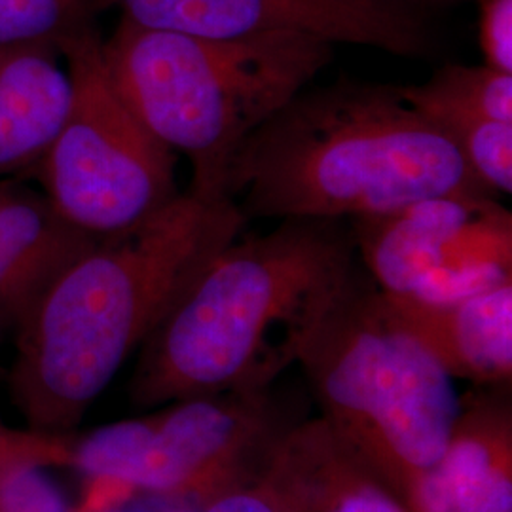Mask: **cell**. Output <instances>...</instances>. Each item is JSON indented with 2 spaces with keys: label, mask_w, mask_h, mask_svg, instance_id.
<instances>
[{
  "label": "cell",
  "mask_w": 512,
  "mask_h": 512,
  "mask_svg": "<svg viewBox=\"0 0 512 512\" xmlns=\"http://www.w3.org/2000/svg\"><path fill=\"white\" fill-rule=\"evenodd\" d=\"M249 220L232 200L181 192L128 232L97 239L16 327L10 395L29 429L67 437L175 300Z\"/></svg>",
  "instance_id": "1"
},
{
  "label": "cell",
  "mask_w": 512,
  "mask_h": 512,
  "mask_svg": "<svg viewBox=\"0 0 512 512\" xmlns=\"http://www.w3.org/2000/svg\"><path fill=\"white\" fill-rule=\"evenodd\" d=\"M357 262L340 220H281L268 234L230 241L139 348L133 403L268 389L298 363Z\"/></svg>",
  "instance_id": "2"
},
{
  "label": "cell",
  "mask_w": 512,
  "mask_h": 512,
  "mask_svg": "<svg viewBox=\"0 0 512 512\" xmlns=\"http://www.w3.org/2000/svg\"><path fill=\"white\" fill-rule=\"evenodd\" d=\"M456 192L488 190L401 86L359 82L294 95L239 148L224 183L247 220H353Z\"/></svg>",
  "instance_id": "3"
},
{
  "label": "cell",
  "mask_w": 512,
  "mask_h": 512,
  "mask_svg": "<svg viewBox=\"0 0 512 512\" xmlns=\"http://www.w3.org/2000/svg\"><path fill=\"white\" fill-rule=\"evenodd\" d=\"M330 61L332 44L313 38L196 37L124 18L103 38L114 90L164 147L186 156L190 190L209 198L224 196L243 143Z\"/></svg>",
  "instance_id": "4"
},
{
  "label": "cell",
  "mask_w": 512,
  "mask_h": 512,
  "mask_svg": "<svg viewBox=\"0 0 512 512\" xmlns=\"http://www.w3.org/2000/svg\"><path fill=\"white\" fill-rule=\"evenodd\" d=\"M304 368L330 429L404 503L461 414L454 378L355 264L311 330Z\"/></svg>",
  "instance_id": "5"
},
{
  "label": "cell",
  "mask_w": 512,
  "mask_h": 512,
  "mask_svg": "<svg viewBox=\"0 0 512 512\" xmlns=\"http://www.w3.org/2000/svg\"><path fill=\"white\" fill-rule=\"evenodd\" d=\"M287 429L266 389L202 395L73 440L71 467L88 478L90 497L101 505L131 492L200 505L258 480Z\"/></svg>",
  "instance_id": "6"
},
{
  "label": "cell",
  "mask_w": 512,
  "mask_h": 512,
  "mask_svg": "<svg viewBox=\"0 0 512 512\" xmlns=\"http://www.w3.org/2000/svg\"><path fill=\"white\" fill-rule=\"evenodd\" d=\"M61 57L73 80V103L33 181L74 230L110 238L143 224L181 194L177 154L114 90L97 29L67 44Z\"/></svg>",
  "instance_id": "7"
},
{
  "label": "cell",
  "mask_w": 512,
  "mask_h": 512,
  "mask_svg": "<svg viewBox=\"0 0 512 512\" xmlns=\"http://www.w3.org/2000/svg\"><path fill=\"white\" fill-rule=\"evenodd\" d=\"M357 258L382 293L442 304L512 281V215L488 192L423 198L351 224Z\"/></svg>",
  "instance_id": "8"
},
{
  "label": "cell",
  "mask_w": 512,
  "mask_h": 512,
  "mask_svg": "<svg viewBox=\"0 0 512 512\" xmlns=\"http://www.w3.org/2000/svg\"><path fill=\"white\" fill-rule=\"evenodd\" d=\"M137 25L209 38L304 37L401 57L429 52L423 0H105Z\"/></svg>",
  "instance_id": "9"
},
{
  "label": "cell",
  "mask_w": 512,
  "mask_h": 512,
  "mask_svg": "<svg viewBox=\"0 0 512 512\" xmlns=\"http://www.w3.org/2000/svg\"><path fill=\"white\" fill-rule=\"evenodd\" d=\"M403 97L458 148L490 194L512 190V74L488 65H446Z\"/></svg>",
  "instance_id": "10"
},
{
  "label": "cell",
  "mask_w": 512,
  "mask_h": 512,
  "mask_svg": "<svg viewBox=\"0 0 512 512\" xmlns=\"http://www.w3.org/2000/svg\"><path fill=\"white\" fill-rule=\"evenodd\" d=\"M410 512H512L511 404L476 397L440 458L408 488Z\"/></svg>",
  "instance_id": "11"
},
{
  "label": "cell",
  "mask_w": 512,
  "mask_h": 512,
  "mask_svg": "<svg viewBox=\"0 0 512 512\" xmlns=\"http://www.w3.org/2000/svg\"><path fill=\"white\" fill-rule=\"evenodd\" d=\"M260 480L289 512H410L323 418L289 427Z\"/></svg>",
  "instance_id": "12"
},
{
  "label": "cell",
  "mask_w": 512,
  "mask_h": 512,
  "mask_svg": "<svg viewBox=\"0 0 512 512\" xmlns=\"http://www.w3.org/2000/svg\"><path fill=\"white\" fill-rule=\"evenodd\" d=\"M95 241L61 219L35 181L0 179V338Z\"/></svg>",
  "instance_id": "13"
},
{
  "label": "cell",
  "mask_w": 512,
  "mask_h": 512,
  "mask_svg": "<svg viewBox=\"0 0 512 512\" xmlns=\"http://www.w3.org/2000/svg\"><path fill=\"white\" fill-rule=\"evenodd\" d=\"M387 298L452 378L480 385L511 382L512 281L442 304Z\"/></svg>",
  "instance_id": "14"
},
{
  "label": "cell",
  "mask_w": 512,
  "mask_h": 512,
  "mask_svg": "<svg viewBox=\"0 0 512 512\" xmlns=\"http://www.w3.org/2000/svg\"><path fill=\"white\" fill-rule=\"evenodd\" d=\"M73 103L65 59L52 48L0 54V179H31Z\"/></svg>",
  "instance_id": "15"
},
{
  "label": "cell",
  "mask_w": 512,
  "mask_h": 512,
  "mask_svg": "<svg viewBox=\"0 0 512 512\" xmlns=\"http://www.w3.org/2000/svg\"><path fill=\"white\" fill-rule=\"evenodd\" d=\"M105 0H0V54L25 48L61 50L95 31Z\"/></svg>",
  "instance_id": "16"
},
{
  "label": "cell",
  "mask_w": 512,
  "mask_h": 512,
  "mask_svg": "<svg viewBox=\"0 0 512 512\" xmlns=\"http://www.w3.org/2000/svg\"><path fill=\"white\" fill-rule=\"evenodd\" d=\"M73 439L40 433L35 429H16L0 420V482L23 465L71 467Z\"/></svg>",
  "instance_id": "17"
},
{
  "label": "cell",
  "mask_w": 512,
  "mask_h": 512,
  "mask_svg": "<svg viewBox=\"0 0 512 512\" xmlns=\"http://www.w3.org/2000/svg\"><path fill=\"white\" fill-rule=\"evenodd\" d=\"M0 512H76L48 467L23 465L0 482Z\"/></svg>",
  "instance_id": "18"
},
{
  "label": "cell",
  "mask_w": 512,
  "mask_h": 512,
  "mask_svg": "<svg viewBox=\"0 0 512 512\" xmlns=\"http://www.w3.org/2000/svg\"><path fill=\"white\" fill-rule=\"evenodd\" d=\"M480 2V48L484 65L512 74V0Z\"/></svg>",
  "instance_id": "19"
},
{
  "label": "cell",
  "mask_w": 512,
  "mask_h": 512,
  "mask_svg": "<svg viewBox=\"0 0 512 512\" xmlns=\"http://www.w3.org/2000/svg\"><path fill=\"white\" fill-rule=\"evenodd\" d=\"M198 512H289L283 501L258 478L220 492L200 503Z\"/></svg>",
  "instance_id": "20"
}]
</instances>
